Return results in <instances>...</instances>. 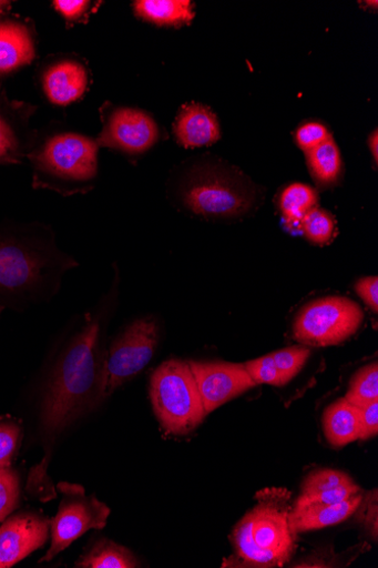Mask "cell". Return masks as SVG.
Masks as SVG:
<instances>
[{
    "label": "cell",
    "mask_w": 378,
    "mask_h": 568,
    "mask_svg": "<svg viewBox=\"0 0 378 568\" xmlns=\"http://www.w3.org/2000/svg\"><path fill=\"white\" fill-rule=\"evenodd\" d=\"M105 354L100 312L88 314L47 383L40 415L45 436H58L105 398Z\"/></svg>",
    "instance_id": "1"
},
{
    "label": "cell",
    "mask_w": 378,
    "mask_h": 568,
    "mask_svg": "<svg viewBox=\"0 0 378 568\" xmlns=\"http://www.w3.org/2000/svg\"><path fill=\"white\" fill-rule=\"evenodd\" d=\"M0 231V305L55 294L76 263L33 230Z\"/></svg>",
    "instance_id": "2"
},
{
    "label": "cell",
    "mask_w": 378,
    "mask_h": 568,
    "mask_svg": "<svg viewBox=\"0 0 378 568\" xmlns=\"http://www.w3.org/2000/svg\"><path fill=\"white\" fill-rule=\"evenodd\" d=\"M99 145L92 139L61 133L29 154L35 187L75 194L90 190L98 175Z\"/></svg>",
    "instance_id": "3"
},
{
    "label": "cell",
    "mask_w": 378,
    "mask_h": 568,
    "mask_svg": "<svg viewBox=\"0 0 378 568\" xmlns=\"http://www.w3.org/2000/svg\"><path fill=\"white\" fill-rule=\"evenodd\" d=\"M150 396L161 427L170 434L187 435L206 416L191 367L182 359H168L153 373Z\"/></svg>",
    "instance_id": "4"
},
{
    "label": "cell",
    "mask_w": 378,
    "mask_h": 568,
    "mask_svg": "<svg viewBox=\"0 0 378 568\" xmlns=\"http://www.w3.org/2000/svg\"><path fill=\"white\" fill-rule=\"evenodd\" d=\"M362 321L364 314L356 302L343 296L323 297L300 310L294 335L304 345H338L355 335Z\"/></svg>",
    "instance_id": "5"
},
{
    "label": "cell",
    "mask_w": 378,
    "mask_h": 568,
    "mask_svg": "<svg viewBox=\"0 0 378 568\" xmlns=\"http://www.w3.org/2000/svg\"><path fill=\"white\" fill-rule=\"evenodd\" d=\"M182 200L200 216H236L252 204V195L235 178L215 169H196L182 186Z\"/></svg>",
    "instance_id": "6"
},
{
    "label": "cell",
    "mask_w": 378,
    "mask_h": 568,
    "mask_svg": "<svg viewBox=\"0 0 378 568\" xmlns=\"http://www.w3.org/2000/svg\"><path fill=\"white\" fill-rule=\"evenodd\" d=\"M256 506L249 510L251 537L260 550L272 555L283 567L296 550L297 535L292 530L289 513L292 493L285 488H267L256 494Z\"/></svg>",
    "instance_id": "7"
},
{
    "label": "cell",
    "mask_w": 378,
    "mask_h": 568,
    "mask_svg": "<svg viewBox=\"0 0 378 568\" xmlns=\"http://www.w3.org/2000/svg\"><path fill=\"white\" fill-rule=\"evenodd\" d=\"M157 342L159 327L151 318L134 322L120 335L105 354V397L111 396L150 364Z\"/></svg>",
    "instance_id": "8"
},
{
    "label": "cell",
    "mask_w": 378,
    "mask_h": 568,
    "mask_svg": "<svg viewBox=\"0 0 378 568\" xmlns=\"http://www.w3.org/2000/svg\"><path fill=\"white\" fill-rule=\"evenodd\" d=\"M110 515V507L95 496H85L83 489L67 493L57 518L51 523V546L40 562L55 558L89 530L103 529Z\"/></svg>",
    "instance_id": "9"
},
{
    "label": "cell",
    "mask_w": 378,
    "mask_h": 568,
    "mask_svg": "<svg viewBox=\"0 0 378 568\" xmlns=\"http://www.w3.org/2000/svg\"><path fill=\"white\" fill-rule=\"evenodd\" d=\"M188 365L206 415L256 386L244 365L196 363V361H190Z\"/></svg>",
    "instance_id": "10"
},
{
    "label": "cell",
    "mask_w": 378,
    "mask_h": 568,
    "mask_svg": "<svg viewBox=\"0 0 378 568\" xmlns=\"http://www.w3.org/2000/svg\"><path fill=\"white\" fill-rule=\"evenodd\" d=\"M157 138V126L146 113L120 109L108 119L96 143L127 153H141L149 150Z\"/></svg>",
    "instance_id": "11"
},
{
    "label": "cell",
    "mask_w": 378,
    "mask_h": 568,
    "mask_svg": "<svg viewBox=\"0 0 378 568\" xmlns=\"http://www.w3.org/2000/svg\"><path fill=\"white\" fill-rule=\"evenodd\" d=\"M49 537V524L35 514L13 516L0 527V568H9L41 548Z\"/></svg>",
    "instance_id": "12"
},
{
    "label": "cell",
    "mask_w": 378,
    "mask_h": 568,
    "mask_svg": "<svg viewBox=\"0 0 378 568\" xmlns=\"http://www.w3.org/2000/svg\"><path fill=\"white\" fill-rule=\"evenodd\" d=\"M35 108L11 100L0 85V164H18L29 145V121Z\"/></svg>",
    "instance_id": "13"
},
{
    "label": "cell",
    "mask_w": 378,
    "mask_h": 568,
    "mask_svg": "<svg viewBox=\"0 0 378 568\" xmlns=\"http://www.w3.org/2000/svg\"><path fill=\"white\" fill-rule=\"evenodd\" d=\"M42 82L48 99L55 105L67 106L84 94L89 77L82 64L69 60L50 67Z\"/></svg>",
    "instance_id": "14"
},
{
    "label": "cell",
    "mask_w": 378,
    "mask_h": 568,
    "mask_svg": "<svg viewBox=\"0 0 378 568\" xmlns=\"http://www.w3.org/2000/svg\"><path fill=\"white\" fill-rule=\"evenodd\" d=\"M361 498L362 491H359L338 504L293 507L289 513L292 530L298 535L339 525L355 514Z\"/></svg>",
    "instance_id": "15"
},
{
    "label": "cell",
    "mask_w": 378,
    "mask_h": 568,
    "mask_svg": "<svg viewBox=\"0 0 378 568\" xmlns=\"http://www.w3.org/2000/svg\"><path fill=\"white\" fill-rule=\"evenodd\" d=\"M178 142L185 148H197L217 142L221 126L212 111L201 103L184 106L174 125Z\"/></svg>",
    "instance_id": "16"
},
{
    "label": "cell",
    "mask_w": 378,
    "mask_h": 568,
    "mask_svg": "<svg viewBox=\"0 0 378 568\" xmlns=\"http://www.w3.org/2000/svg\"><path fill=\"white\" fill-rule=\"evenodd\" d=\"M35 44L29 28L14 20L0 21V75L30 64Z\"/></svg>",
    "instance_id": "17"
},
{
    "label": "cell",
    "mask_w": 378,
    "mask_h": 568,
    "mask_svg": "<svg viewBox=\"0 0 378 568\" xmlns=\"http://www.w3.org/2000/svg\"><path fill=\"white\" fill-rule=\"evenodd\" d=\"M323 429L328 442L336 447L358 440L360 435L359 407L346 398L338 399L324 412Z\"/></svg>",
    "instance_id": "18"
},
{
    "label": "cell",
    "mask_w": 378,
    "mask_h": 568,
    "mask_svg": "<svg viewBox=\"0 0 378 568\" xmlns=\"http://www.w3.org/2000/svg\"><path fill=\"white\" fill-rule=\"evenodd\" d=\"M134 9L139 17L156 26L180 27L194 18L188 0H139Z\"/></svg>",
    "instance_id": "19"
},
{
    "label": "cell",
    "mask_w": 378,
    "mask_h": 568,
    "mask_svg": "<svg viewBox=\"0 0 378 568\" xmlns=\"http://www.w3.org/2000/svg\"><path fill=\"white\" fill-rule=\"evenodd\" d=\"M136 557L127 548L108 539L98 540L76 562L82 568H134Z\"/></svg>",
    "instance_id": "20"
},
{
    "label": "cell",
    "mask_w": 378,
    "mask_h": 568,
    "mask_svg": "<svg viewBox=\"0 0 378 568\" xmlns=\"http://www.w3.org/2000/svg\"><path fill=\"white\" fill-rule=\"evenodd\" d=\"M307 164L314 179L320 184L337 181L343 170L340 151L333 139L307 151Z\"/></svg>",
    "instance_id": "21"
},
{
    "label": "cell",
    "mask_w": 378,
    "mask_h": 568,
    "mask_svg": "<svg viewBox=\"0 0 378 568\" xmlns=\"http://www.w3.org/2000/svg\"><path fill=\"white\" fill-rule=\"evenodd\" d=\"M317 194L308 185L296 183L287 186L280 197V210L287 224L302 229L307 214L316 209Z\"/></svg>",
    "instance_id": "22"
},
{
    "label": "cell",
    "mask_w": 378,
    "mask_h": 568,
    "mask_svg": "<svg viewBox=\"0 0 378 568\" xmlns=\"http://www.w3.org/2000/svg\"><path fill=\"white\" fill-rule=\"evenodd\" d=\"M345 398L357 407H362L378 400L377 363L361 368L354 376Z\"/></svg>",
    "instance_id": "23"
},
{
    "label": "cell",
    "mask_w": 378,
    "mask_h": 568,
    "mask_svg": "<svg viewBox=\"0 0 378 568\" xmlns=\"http://www.w3.org/2000/svg\"><path fill=\"white\" fill-rule=\"evenodd\" d=\"M302 231L309 241L327 244L335 236V220L329 213L314 209L303 221Z\"/></svg>",
    "instance_id": "24"
},
{
    "label": "cell",
    "mask_w": 378,
    "mask_h": 568,
    "mask_svg": "<svg viewBox=\"0 0 378 568\" xmlns=\"http://www.w3.org/2000/svg\"><path fill=\"white\" fill-rule=\"evenodd\" d=\"M309 354V348L305 346H294L272 354L284 386L299 374Z\"/></svg>",
    "instance_id": "25"
},
{
    "label": "cell",
    "mask_w": 378,
    "mask_h": 568,
    "mask_svg": "<svg viewBox=\"0 0 378 568\" xmlns=\"http://www.w3.org/2000/svg\"><path fill=\"white\" fill-rule=\"evenodd\" d=\"M354 480L345 473L321 469L309 474L302 486V495H311L354 485Z\"/></svg>",
    "instance_id": "26"
},
{
    "label": "cell",
    "mask_w": 378,
    "mask_h": 568,
    "mask_svg": "<svg viewBox=\"0 0 378 568\" xmlns=\"http://www.w3.org/2000/svg\"><path fill=\"white\" fill-rule=\"evenodd\" d=\"M20 497V480L10 468L0 469V523L17 508Z\"/></svg>",
    "instance_id": "27"
},
{
    "label": "cell",
    "mask_w": 378,
    "mask_h": 568,
    "mask_svg": "<svg viewBox=\"0 0 378 568\" xmlns=\"http://www.w3.org/2000/svg\"><path fill=\"white\" fill-rule=\"evenodd\" d=\"M244 368L255 385L284 386L272 354L249 361L244 365Z\"/></svg>",
    "instance_id": "28"
},
{
    "label": "cell",
    "mask_w": 378,
    "mask_h": 568,
    "mask_svg": "<svg viewBox=\"0 0 378 568\" xmlns=\"http://www.w3.org/2000/svg\"><path fill=\"white\" fill-rule=\"evenodd\" d=\"M22 429L14 422H0V469L11 467V463L19 449Z\"/></svg>",
    "instance_id": "29"
},
{
    "label": "cell",
    "mask_w": 378,
    "mask_h": 568,
    "mask_svg": "<svg viewBox=\"0 0 378 568\" xmlns=\"http://www.w3.org/2000/svg\"><path fill=\"white\" fill-rule=\"evenodd\" d=\"M361 491V489L356 485L344 486L331 490L320 491L311 495H300V497L295 501L293 507H303L307 505H333L338 504L354 495Z\"/></svg>",
    "instance_id": "30"
},
{
    "label": "cell",
    "mask_w": 378,
    "mask_h": 568,
    "mask_svg": "<svg viewBox=\"0 0 378 568\" xmlns=\"http://www.w3.org/2000/svg\"><path fill=\"white\" fill-rule=\"evenodd\" d=\"M378 499L377 490L364 494L355 514L357 521L365 528L374 540L378 538Z\"/></svg>",
    "instance_id": "31"
},
{
    "label": "cell",
    "mask_w": 378,
    "mask_h": 568,
    "mask_svg": "<svg viewBox=\"0 0 378 568\" xmlns=\"http://www.w3.org/2000/svg\"><path fill=\"white\" fill-rule=\"evenodd\" d=\"M330 139L328 129L316 122L303 124L296 132L297 144L306 152Z\"/></svg>",
    "instance_id": "32"
},
{
    "label": "cell",
    "mask_w": 378,
    "mask_h": 568,
    "mask_svg": "<svg viewBox=\"0 0 378 568\" xmlns=\"http://www.w3.org/2000/svg\"><path fill=\"white\" fill-rule=\"evenodd\" d=\"M360 435L359 440H368L378 434V400L359 407Z\"/></svg>",
    "instance_id": "33"
},
{
    "label": "cell",
    "mask_w": 378,
    "mask_h": 568,
    "mask_svg": "<svg viewBox=\"0 0 378 568\" xmlns=\"http://www.w3.org/2000/svg\"><path fill=\"white\" fill-rule=\"evenodd\" d=\"M53 8L57 9L68 21L80 20L89 10L90 3L85 0H58L53 2Z\"/></svg>",
    "instance_id": "34"
},
{
    "label": "cell",
    "mask_w": 378,
    "mask_h": 568,
    "mask_svg": "<svg viewBox=\"0 0 378 568\" xmlns=\"http://www.w3.org/2000/svg\"><path fill=\"white\" fill-rule=\"evenodd\" d=\"M356 292L374 313L378 312V278L376 276L361 278L356 284Z\"/></svg>",
    "instance_id": "35"
},
{
    "label": "cell",
    "mask_w": 378,
    "mask_h": 568,
    "mask_svg": "<svg viewBox=\"0 0 378 568\" xmlns=\"http://www.w3.org/2000/svg\"><path fill=\"white\" fill-rule=\"evenodd\" d=\"M369 146H370V151L372 152V156H374V160L375 162H377V158H378V133L377 131H375L372 133V135L370 136L369 139Z\"/></svg>",
    "instance_id": "36"
},
{
    "label": "cell",
    "mask_w": 378,
    "mask_h": 568,
    "mask_svg": "<svg viewBox=\"0 0 378 568\" xmlns=\"http://www.w3.org/2000/svg\"><path fill=\"white\" fill-rule=\"evenodd\" d=\"M11 8L10 2H3V0H0V17L6 14V12Z\"/></svg>",
    "instance_id": "37"
},
{
    "label": "cell",
    "mask_w": 378,
    "mask_h": 568,
    "mask_svg": "<svg viewBox=\"0 0 378 568\" xmlns=\"http://www.w3.org/2000/svg\"><path fill=\"white\" fill-rule=\"evenodd\" d=\"M4 308H6L4 306L0 305V316H2Z\"/></svg>",
    "instance_id": "38"
}]
</instances>
